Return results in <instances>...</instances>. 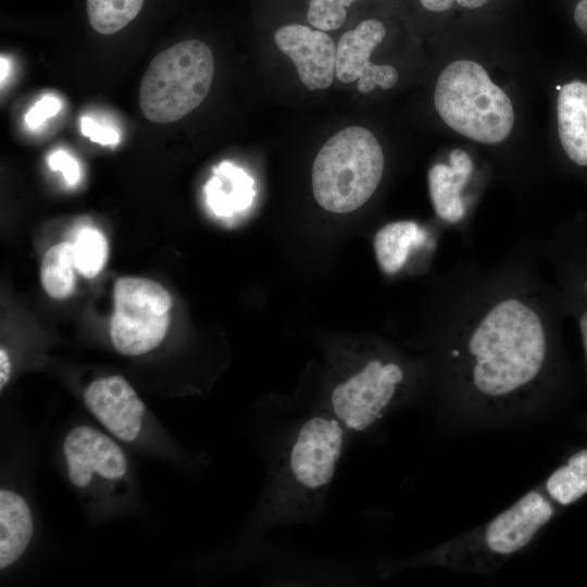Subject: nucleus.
Listing matches in <instances>:
<instances>
[{
    "label": "nucleus",
    "instance_id": "nucleus-11",
    "mask_svg": "<svg viewBox=\"0 0 587 587\" xmlns=\"http://www.w3.org/2000/svg\"><path fill=\"white\" fill-rule=\"evenodd\" d=\"M84 403L92 416L114 437L127 444L141 442L151 417L132 385L120 375L100 377L84 391Z\"/></svg>",
    "mask_w": 587,
    "mask_h": 587
},
{
    "label": "nucleus",
    "instance_id": "nucleus-8",
    "mask_svg": "<svg viewBox=\"0 0 587 587\" xmlns=\"http://www.w3.org/2000/svg\"><path fill=\"white\" fill-rule=\"evenodd\" d=\"M113 297L110 335L116 351L141 355L155 349L170 325L168 291L148 278L122 277L115 282Z\"/></svg>",
    "mask_w": 587,
    "mask_h": 587
},
{
    "label": "nucleus",
    "instance_id": "nucleus-2",
    "mask_svg": "<svg viewBox=\"0 0 587 587\" xmlns=\"http://www.w3.org/2000/svg\"><path fill=\"white\" fill-rule=\"evenodd\" d=\"M265 433V479L242 539L259 547L280 527L317 522L349 433L324 409L288 415Z\"/></svg>",
    "mask_w": 587,
    "mask_h": 587
},
{
    "label": "nucleus",
    "instance_id": "nucleus-6",
    "mask_svg": "<svg viewBox=\"0 0 587 587\" xmlns=\"http://www.w3.org/2000/svg\"><path fill=\"white\" fill-rule=\"evenodd\" d=\"M214 59L197 39L183 40L151 61L139 88L143 115L160 124L186 116L205 99L213 80Z\"/></svg>",
    "mask_w": 587,
    "mask_h": 587
},
{
    "label": "nucleus",
    "instance_id": "nucleus-1",
    "mask_svg": "<svg viewBox=\"0 0 587 587\" xmlns=\"http://www.w3.org/2000/svg\"><path fill=\"white\" fill-rule=\"evenodd\" d=\"M524 237L498 263L449 270L438 327L444 398L461 415L503 421L536 410L564 374L558 287L539 272Z\"/></svg>",
    "mask_w": 587,
    "mask_h": 587
},
{
    "label": "nucleus",
    "instance_id": "nucleus-21",
    "mask_svg": "<svg viewBox=\"0 0 587 587\" xmlns=\"http://www.w3.org/2000/svg\"><path fill=\"white\" fill-rule=\"evenodd\" d=\"M143 0H87V15L92 28L103 35L124 28L140 12Z\"/></svg>",
    "mask_w": 587,
    "mask_h": 587
},
{
    "label": "nucleus",
    "instance_id": "nucleus-12",
    "mask_svg": "<svg viewBox=\"0 0 587 587\" xmlns=\"http://www.w3.org/2000/svg\"><path fill=\"white\" fill-rule=\"evenodd\" d=\"M386 36L384 23L366 18L345 32L336 47V77L342 83L358 80L360 92L367 93L376 86L392 88L399 78L391 65H376L370 61L373 50Z\"/></svg>",
    "mask_w": 587,
    "mask_h": 587
},
{
    "label": "nucleus",
    "instance_id": "nucleus-14",
    "mask_svg": "<svg viewBox=\"0 0 587 587\" xmlns=\"http://www.w3.org/2000/svg\"><path fill=\"white\" fill-rule=\"evenodd\" d=\"M475 165L462 149L449 153V163L434 164L427 175L429 197L439 221L469 237L470 204L464 195Z\"/></svg>",
    "mask_w": 587,
    "mask_h": 587
},
{
    "label": "nucleus",
    "instance_id": "nucleus-18",
    "mask_svg": "<svg viewBox=\"0 0 587 587\" xmlns=\"http://www.w3.org/2000/svg\"><path fill=\"white\" fill-rule=\"evenodd\" d=\"M559 508L569 507L587 495V447L572 453L541 484Z\"/></svg>",
    "mask_w": 587,
    "mask_h": 587
},
{
    "label": "nucleus",
    "instance_id": "nucleus-22",
    "mask_svg": "<svg viewBox=\"0 0 587 587\" xmlns=\"http://www.w3.org/2000/svg\"><path fill=\"white\" fill-rule=\"evenodd\" d=\"M75 265L79 274L95 277L104 266L109 246L104 235L96 228L80 229L73 243Z\"/></svg>",
    "mask_w": 587,
    "mask_h": 587
},
{
    "label": "nucleus",
    "instance_id": "nucleus-7",
    "mask_svg": "<svg viewBox=\"0 0 587 587\" xmlns=\"http://www.w3.org/2000/svg\"><path fill=\"white\" fill-rule=\"evenodd\" d=\"M407 383L408 370L401 362L372 357L333 388L324 410L350 435H362L398 405Z\"/></svg>",
    "mask_w": 587,
    "mask_h": 587
},
{
    "label": "nucleus",
    "instance_id": "nucleus-24",
    "mask_svg": "<svg viewBox=\"0 0 587 587\" xmlns=\"http://www.w3.org/2000/svg\"><path fill=\"white\" fill-rule=\"evenodd\" d=\"M61 109L59 99L54 97H45L26 113L25 122L32 127L36 128L40 126L47 118L57 115Z\"/></svg>",
    "mask_w": 587,
    "mask_h": 587
},
{
    "label": "nucleus",
    "instance_id": "nucleus-31",
    "mask_svg": "<svg viewBox=\"0 0 587 587\" xmlns=\"http://www.w3.org/2000/svg\"><path fill=\"white\" fill-rule=\"evenodd\" d=\"M8 68H9L8 60L1 57V84L2 85H3L4 78L7 77Z\"/></svg>",
    "mask_w": 587,
    "mask_h": 587
},
{
    "label": "nucleus",
    "instance_id": "nucleus-16",
    "mask_svg": "<svg viewBox=\"0 0 587 587\" xmlns=\"http://www.w3.org/2000/svg\"><path fill=\"white\" fill-rule=\"evenodd\" d=\"M557 118L565 154L576 165L587 167V83L573 80L562 86Z\"/></svg>",
    "mask_w": 587,
    "mask_h": 587
},
{
    "label": "nucleus",
    "instance_id": "nucleus-9",
    "mask_svg": "<svg viewBox=\"0 0 587 587\" xmlns=\"http://www.w3.org/2000/svg\"><path fill=\"white\" fill-rule=\"evenodd\" d=\"M67 478L83 494H97L126 484L129 465L122 447L105 433L88 426L72 428L62 444Z\"/></svg>",
    "mask_w": 587,
    "mask_h": 587
},
{
    "label": "nucleus",
    "instance_id": "nucleus-26",
    "mask_svg": "<svg viewBox=\"0 0 587 587\" xmlns=\"http://www.w3.org/2000/svg\"><path fill=\"white\" fill-rule=\"evenodd\" d=\"M48 164L52 171H60L68 185H75L80 177L78 163L68 153L59 150L53 152Z\"/></svg>",
    "mask_w": 587,
    "mask_h": 587
},
{
    "label": "nucleus",
    "instance_id": "nucleus-27",
    "mask_svg": "<svg viewBox=\"0 0 587 587\" xmlns=\"http://www.w3.org/2000/svg\"><path fill=\"white\" fill-rule=\"evenodd\" d=\"M12 375V361L8 351L0 349V389L3 390Z\"/></svg>",
    "mask_w": 587,
    "mask_h": 587
},
{
    "label": "nucleus",
    "instance_id": "nucleus-19",
    "mask_svg": "<svg viewBox=\"0 0 587 587\" xmlns=\"http://www.w3.org/2000/svg\"><path fill=\"white\" fill-rule=\"evenodd\" d=\"M77 271L74 248L61 242L45 253L40 267V280L46 292L53 299H65L75 290Z\"/></svg>",
    "mask_w": 587,
    "mask_h": 587
},
{
    "label": "nucleus",
    "instance_id": "nucleus-23",
    "mask_svg": "<svg viewBox=\"0 0 587 587\" xmlns=\"http://www.w3.org/2000/svg\"><path fill=\"white\" fill-rule=\"evenodd\" d=\"M360 0H308V23L321 30H336L348 18L349 9Z\"/></svg>",
    "mask_w": 587,
    "mask_h": 587
},
{
    "label": "nucleus",
    "instance_id": "nucleus-15",
    "mask_svg": "<svg viewBox=\"0 0 587 587\" xmlns=\"http://www.w3.org/2000/svg\"><path fill=\"white\" fill-rule=\"evenodd\" d=\"M437 232L415 221H397L383 226L374 237V251L380 270L396 275L407 267L412 254L432 255Z\"/></svg>",
    "mask_w": 587,
    "mask_h": 587
},
{
    "label": "nucleus",
    "instance_id": "nucleus-13",
    "mask_svg": "<svg viewBox=\"0 0 587 587\" xmlns=\"http://www.w3.org/2000/svg\"><path fill=\"white\" fill-rule=\"evenodd\" d=\"M278 49L296 65L301 83L309 90L328 88L336 75V46L326 32L303 24L276 29Z\"/></svg>",
    "mask_w": 587,
    "mask_h": 587
},
{
    "label": "nucleus",
    "instance_id": "nucleus-3",
    "mask_svg": "<svg viewBox=\"0 0 587 587\" xmlns=\"http://www.w3.org/2000/svg\"><path fill=\"white\" fill-rule=\"evenodd\" d=\"M559 510L539 485L490 521L416 555L386 560L377 573L388 577L409 569L440 567L492 574L529 546Z\"/></svg>",
    "mask_w": 587,
    "mask_h": 587
},
{
    "label": "nucleus",
    "instance_id": "nucleus-10",
    "mask_svg": "<svg viewBox=\"0 0 587 587\" xmlns=\"http://www.w3.org/2000/svg\"><path fill=\"white\" fill-rule=\"evenodd\" d=\"M539 252L552 263L565 312L577 323L587 369V229L554 230Z\"/></svg>",
    "mask_w": 587,
    "mask_h": 587
},
{
    "label": "nucleus",
    "instance_id": "nucleus-25",
    "mask_svg": "<svg viewBox=\"0 0 587 587\" xmlns=\"http://www.w3.org/2000/svg\"><path fill=\"white\" fill-rule=\"evenodd\" d=\"M80 129L85 137L103 146H113L120 141V135L114 129L99 125L88 116L82 118Z\"/></svg>",
    "mask_w": 587,
    "mask_h": 587
},
{
    "label": "nucleus",
    "instance_id": "nucleus-20",
    "mask_svg": "<svg viewBox=\"0 0 587 587\" xmlns=\"http://www.w3.org/2000/svg\"><path fill=\"white\" fill-rule=\"evenodd\" d=\"M248 177L228 163L221 164L207 185L208 202L218 215H228L249 203Z\"/></svg>",
    "mask_w": 587,
    "mask_h": 587
},
{
    "label": "nucleus",
    "instance_id": "nucleus-4",
    "mask_svg": "<svg viewBox=\"0 0 587 587\" xmlns=\"http://www.w3.org/2000/svg\"><path fill=\"white\" fill-rule=\"evenodd\" d=\"M434 103L442 121L471 140L496 145L512 132L514 111L510 98L474 61L458 60L442 70Z\"/></svg>",
    "mask_w": 587,
    "mask_h": 587
},
{
    "label": "nucleus",
    "instance_id": "nucleus-30",
    "mask_svg": "<svg viewBox=\"0 0 587 587\" xmlns=\"http://www.w3.org/2000/svg\"><path fill=\"white\" fill-rule=\"evenodd\" d=\"M489 0H455L460 7L469 10L479 9L485 5Z\"/></svg>",
    "mask_w": 587,
    "mask_h": 587
},
{
    "label": "nucleus",
    "instance_id": "nucleus-28",
    "mask_svg": "<svg viewBox=\"0 0 587 587\" xmlns=\"http://www.w3.org/2000/svg\"><path fill=\"white\" fill-rule=\"evenodd\" d=\"M421 5L429 12H446L452 8L455 0H419Z\"/></svg>",
    "mask_w": 587,
    "mask_h": 587
},
{
    "label": "nucleus",
    "instance_id": "nucleus-5",
    "mask_svg": "<svg viewBox=\"0 0 587 587\" xmlns=\"http://www.w3.org/2000/svg\"><path fill=\"white\" fill-rule=\"evenodd\" d=\"M384 167V153L377 138L364 127H346L333 135L314 159L315 200L333 213L352 212L375 192Z\"/></svg>",
    "mask_w": 587,
    "mask_h": 587
},
{
    "label": "nucleus",
    "instance_id": "nucleus-17",
    "mask_svg": "<svg viewBox=\"0 0 587 587\" xmlns=\"http://www.w3.org/2000/svg\"><path fill=\"white\" fill-rule=\"evenodd\" d=\"M34 534L33 513L27 500L18 492L0 491V569L16 563L28 548Z\"/></svg>",
    "mask_w": 587,
    "mask_h": 587
},
{
    "label": "nucleus",
    "instance_id": "nucleus-29",
    "mask_svg": "<svg viewBox=\"0 0 587 587\" xmlns=\"http://www.w3.org/2000/svg\"><path fill=\"white\" fill-rule=\"evenodd\" d=\"M574 21L577 27L587 36V0H580L574 9Z\"/></svg>",
    "mask_w": 587,
    "mask_h": 587
}]
</instances>
